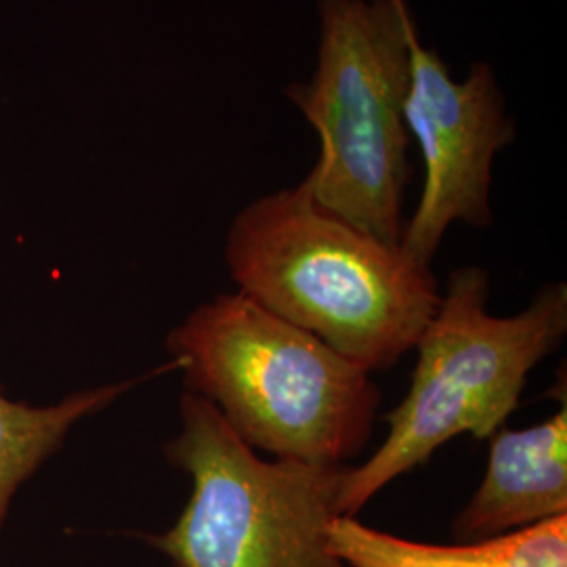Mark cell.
Returning <instances> with one entry per match:
<instances>
[{"mask_svg": "<svg viewBox=\"0 0 567 567\" xmlns=\"http://www.w3.org/2000/svg\"><path fill=\"white\" fill-rule=\"evenodd\" d=\"M225 264L238 292L370 374L416 347L442 299L426 265L326 213L301 185L244 206Z\"/></svg>", "mask_w": 567, "mask_h": 567, "instance_id": "6da1fadb", "label": "cell"}, {"mask_svg": "<svg viewBox=\"0 0 567 567\" xmlns=\"http://www.w3.org/2000/svg\"><path fill=\"white\" fill-rule=\"evenodd\" d=\"M166 349L185 391L276 461L347 466L372 435L381 405L372 374L238 290L198 305Z\"/></svg>", "mask_w": 567, "mask_h": 567, "instance_id": "7a4b0ae2", "label": "cell"}, {"mask_svg": "<svg viewBox=\"0 0 567 567\" xmlns=\"http://www.w3.org/2000/svg\"><path fill=\"white\" fill-rule=\"evenodd\" d=\"M482 267L454 269L416 341L419 360L404 400L386 414L383 444L362 465L344 466L339 515L358 513L383 487L468 433L489 440L517 410L529 372L564 343L566 284H548L517 316L487 311Z\"/></svg>", "mask_w": 567, "mask_h": 567, "instance_id": "3957f363", "label": "cell"}, {"mask_svg": "<svg viewBox=\"0 0 567 567\" xmlns=\"http://www.w3.org/2000/svg\"><path fill=\"white\" fill-rule=\"evenodd\" d=\"M320 53L309 84L288 91L320 137L299 183L322 210L386 244L402 243L408 164V0H318Z\"/></svg>", "mask_w": 567, "mask_h": 567, "instance_id": "277c9868", "label": "cell"}, {"mask_svg": "<svg viewBox=\"0 0 567 567\" xmlns=\"http://www.w3.org/2000/svg\"><path fill=\"white\" fill-rule=\"evenodd\" d=\"M179 414L164 456L192 492L177 522L147 536L152 547L175 567H347L328 547L344 466L264 458L187 391Z\"/></svg>", "mask_w": 567, "mask_h": 567, "instance_id": "5b68a950", "label": "cell"}, {"mask_svg": "<svg viewBox=\"0 0 567 567\" xmlns=\"http://www.w3.org/2000/svg\"><path fill=\"white\" fill-rule=\"evenodd\" d=\"M404 122L423 154L425 187L400 246L429 267L450 225L492 224V164L513 142L515 126L489 65L477 63L465 81H454L416 30L410 37Z\"/></svg>", "mask_w": 567, "mask_h": 567, "instance_id": "8992f818", "label": "cell"}, {"mask_svg": "<svg viewBox=\"0 0 567 567\" xmlns=\"http://www.w3.org/2000/svg\"><path fill=\"white\" fill-rule=\"evenodd\" d=\"M567 515V408L527 429L489 437L486 473L450 532L456 543L484 540Z\"/></svg>", "mask_w": 567, "mask_h": 567, "instance_id": "52a82bcc", "label": "cell"}, {"mask_svg": "<svg viewBox=\"0 0 567 567\" xmlns=\"http://www.w3.org/2000/svg\"><path fill=\"white\" fill-rule=\"evenodd\" d=\"M328 547L347 567H567V515L484 540H410L358 517L328 524Z\"/></svg>", "mask_w": 567, "mask_h": 567, "instance_id": "ba28073f", "label": "cell"}, {"mask_svg": "<svg viewBox=\"0 0 567 567\" xmlns=\"http://www.w3.org/2000/svg\"><path fill=\"white\" fill-rule=\"evenodd\" d=\"M161 372H179V364L168 360L150 374L81 389L55 404L47 405L16 402L0 386V536L21 486L60 452L72 429Z\"/></svg>", "mask_w": 567, "mask_h": 567, "instance_id": "9c48e42d", "label": "cell"}]
</instances>
